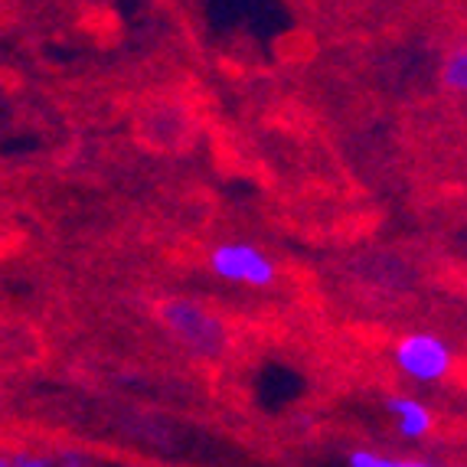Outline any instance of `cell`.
Instances as JSON below:
<instances>
[{"label": "cell", "instance_id": "obj_1", "mask_svg": "<svg viewBox=\"0 0 467 467\" xmlns=\"http://www.w3.org/2000/svg\"><path fill=\"white\" fill-rule=\"evenodd\" d=\"M157 317L187 350L210 359L226 353L229 330L223 317L213 314L206 304L193 301V297H164V301H157Z\"/></svg>", "mask_w": 467, "mask_h": 467}, {"label": "cell", "instance_id": "obj_2", "mask_svg": "<svg viewBox=\"0 0 467 467\" xmlns=\"http://www.w3.org/2000/svg\"><path fill=\"white\" fill-rule=\"evenodd\" d=\"M206 265L216 278L245 288H272L278 281V265L249 242H219L206 255Z\"/></svg>", "mask_w": 467, "mask_h": 467}, {"label": "cell", "instance_id": "obj_3", "mask_svg": "<svg viewBox=\"0 0 467 467\" xmlns=\"http://www.w3.org/2000/svg\"><path fill=\"white\" fill-rule=\"evenodd\" d=\"M392 359L402 376L415 382H441L454 369V350L431 330L405 334L392 350Z\"/></svg>", "mask_w": 467, "mask_h": 467}, {"label": "cell", "instance_id": "obj_4", "mask_svg": "<svg viewBox=\"0 0 467 467\" xmlns=\"http://www.w3.org/2000/svg\"><path fill=\"white\" fill-rule=\"evenodd\" d=\"M386 409L396 419V431L409 441H419L435 429V415L429 412V405H421L412 396H386Z\"/></svg>", "mask_w": 467, "mask_h": 467}, {"label": "cell", "instance_id": "obj_5", "mask_svg": "<svg viewBox=\"0 0 467 467\" xmlns=\"http://www.w3.org/2000/svg\"><path fill=\"white\" fill-rule=\"evenodd\" d=\"M441 86L448 92L467 95V43L454 47L441 63Z\"/></svg>", "mask_w": 467, "mask_h": 467}, {"label": "cell", "instance_id": "obj_6", "mask_svg": "<svg viewBox=\"0 0 467 467\" xmlns=\"http://www.w3.org/2000/svg\"><path fill=\"white\" fill-rule=\"evenodd\" d=\"M347 467H415V458H389L369 448H357L347 454Z\"/></svg>", "mask_w": 467, "mask_h": 467}, {"label": "cell", "instance_id": "obj_7", "mask_svg": "<svg viewBox=\"0 0 467 467\" xmlns=\"http://www.w3.org/2000/svg\"><path fill=\"white\" fill-rule=\"evenodd\" d=\"M0 467H56V458L36 451H16V454H4Z\"/></svg>", "mask_w": 467, "mask_h": 467}, {"label": "cell", "instance_id": "obj_8", "mask_svg": "<svg viewBox=\"0 0 467 467\" xmlns=\"http://www.w3.org/2000/svg\"><path fill=\"white\" fill-rule=\"evenodd\" d=\"M56 467H86V458L76 451H63L59 458H56Z\"/></svg>", "mask_w": 467, "mask_h": 467}, {"label": "cell", "instance_id": "obj_9", "mask_svg": "<svg viewBox=\"0 0 467 467\" xmlns=\"http://www.w3.org/2000/svg\"><path fill=\"white\" fill-rule=\"evenodd\" d=\"M415 467H441V464H431V461H415Z\"/></svg>", "mask_w": 467, "mask_h": 467}]
</instances>
